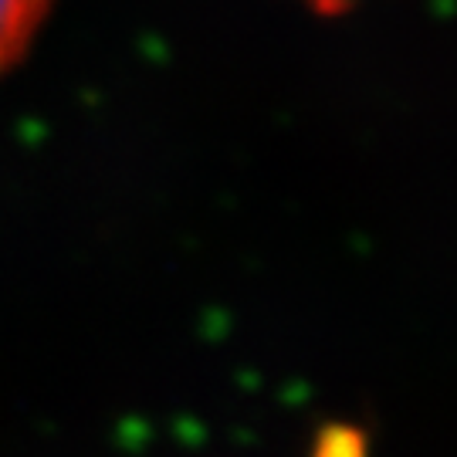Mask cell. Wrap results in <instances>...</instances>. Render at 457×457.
<instances>
[{
    "label": "cell",
    "instance_id": "6da1fadb",
    "mask_svg": "<svg viewBox=\"0 0 457 457\" xmlns=\"http://www.w3.org/2000/svg\"><path fill=\"white\" fill-rule=\"evenodd\" d=\"M48 11L51 0H0V75L24 58Z\"/></svg>",
    "mask_w": 457,
    "mask_h": 457
},
{
    "label": "cell",
    "instance_id": "7a4b0ae2",
    "mask_svg": "<svg viewBox=\"0 0 457 457\" xmlns=\"http://www.w3.org/2000/svg\"><path fill=\"white\" fill-rule=\"evenodd\" d=\"M312 11H319V14H339L345 7H353L356 0H305Z\"/></svg>",
    "mask_w": 457,
    "mask_h": 457
}]
</instances>
